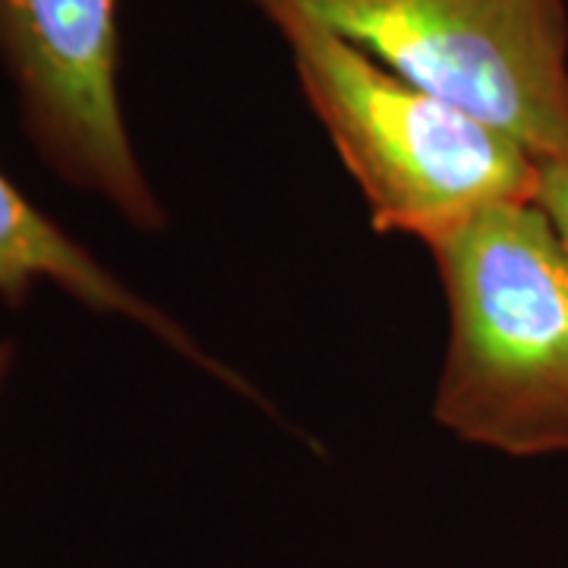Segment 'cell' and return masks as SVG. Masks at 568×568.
<instances>
[{"instance_id": "8992f818", "label": "cell", "mask_w": 568, "mask_h": 568, "mask_svg": "<svg viewBox=\"0 0 568 568\" xmlns=\"http://www.w3.org/2000/svg\"><path fill=\"white\" fill-rule=\"evenodd\" d=\"M537 203L544 205V212L549 215V222H552L568 253V164H547V168H540Z\"/></svg>"}, {"instance_id": "52a82bcc", "label": "cell", "mask_w": 568, "mask_h": 568, "mask_svg": "<svg viewBox=\"0 0 568 568\" xmlns=\"http://www.w3.org/2000/svg\"><path fill=\"white\" fill-rule=\"evenodd\" d=\"M10 366H13V345L10 342H0V386H3V379L10 373Z\"/></svg>"}, {"instance_id": "5b68a950", "label": "cell", "mask_w": 568, "mask_h": 568, "mask_svg": "<svg viewBox=\"0 0 568 568\" xmlns=\"http://www.w3.org/2000/svg\"><path fill=\"white\" fill-rule=\"evenodd\" d=\"M39 284L61 287L77 304L95 313H111L136 323L186 361L212 369L222 379H231L244 392H253L246 383L227 376V369L212 361L162 306L145 301L130 284H123L108 265L77 244L61 224L48 219L39 205L29 203V196H22L0 171V301L10 306L26 304Z\"/></svg>"}, {"instance_id": "7a4b0ae2", "label": "cell", "mask_w": 568, "mask_h": 568, "mask_svg": "<svg viewBox=\"0 0 568 568\" xmlns=\"http://www.w3.org/2000/svg\"><path fill=\"white\" fill-rule=\"evenodd\" d=\"M282 32L306 104L364 193L379 234L426 250L496 205L537 200L521 142L436 99L287 3L260 7Z\"/></svg>"}, {"instance_id": "3957f363", "label": "cell", "mask_w": 568, "mask_h": 568, "mask_svg": "<svg viewBox=\"0 0 568 568\" xmlns=\"http://www.w3.org/2000/svg\"><path fill=\"white\" fill-rule=\"evenodd\" d=\"M287 3L369 58L568 164V0H253Z\"/></svg>"}, {"instance_id": "6da1fadb", "label": "cell", "mask_w": 568, "mask_h": 568, "mask_svg": "<svg viewBox=\"0 0 568 568\" xmlns=\"http://www.w3.org/2000/svg\"><path fill=\"white\" fill-rule=\"evenodd\" d=\"M448 304L436 424L511 458L568 455V253L537 200L429 250Z\"/></svg>"}, {"instance_id": "277c9868", "label": "cell", "mask_w": 568, "mask_h": 568, "mask_svg": "<svg viewBox=\"0 0 568 568\" xmlns=\"http://www.w3.org/2000/svg\"><path fill=\"white\" fill-rule=\"evenodd\" d=\"M121 0H0V61L22 130L61 181L102 196L140 231H162V200L123 121Z\"/></svg>"}]
</instances>
